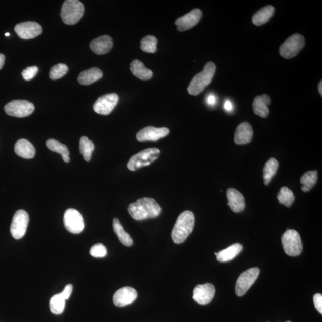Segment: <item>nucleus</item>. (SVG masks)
Listing matches in <instances>:
<instances>
[{
	"mask_svg": "<svg viewBox=\"0 0 322 322\" xmlns=\"http://www.w3.org/2000/svg\"><path fill=\"white\" fill-rule=\"evenodd\" d=\"M68 71V67L64 64L55 65L51 68L50 71V78L53 80L60 79L67 74Z\"/></svg>",
	"mask_w": 322,
	"mask_h": 322,
	"instance_id": "nucleus-35",
	"label": "nucleus"
},
{
	"mask_svg": "<svg viewBox=\"0 0 322 322\" xmlns=\"http://www.w3.org/2000/svg\"><path fill=\"white\" fill-rule=\"evenodd\" d=\"M215 69V65L213 62H207L202 72L194 76L190 83L188 88V93L192 96H197L202 93L213 79Z\"/></svg>",
	"mask_w": 322,
	"mask_h": 322,
	"instance_id": "nucleus-3",
	"label": "nucleus"
},
{
	"mask_svg": "<svg viewBox=\"0 0 322 322\" xmlns=\"http://www.w3.org/2000/svg\"><path fill=\"white\" fill-rule=\"evenodd\" d=\"M195 215L192 212L185 211L179 215L172 231L171 237L175 244H181L188 238L195 226Z\"/></svg>",
	"mask_w": 322,
	"mask_h": 322,
	"instance_id": "nucleus-2",
	"label": "nucleus"
},
{
	"mask_svg": "<svg viewBox=\"0 0 322 322\" xmlns=\"http://www.w3.org/2000/svg\"><path fill=\"white\" fill-rule=\"evenodd\" d=\"M161 208L155 199L144 197L131 203L128 207V211L133 219L137 221L158 217L161 213Z\"/></svg>",
	"mask_w": 322,
	"mask_h": 322,
	"instance_id": "nucleus-1",
	"label": "nucleus"
},
{
	"mask_svg": "<svg viewBox=\"0 0 322 322\" xmlns=\"http://www.w3.org/2000/svg\"><path fill=\"white\" fill-rule=\"evenodd\" d=\"M64 223L68 232L73 234H79L84 229L83 216L79 212L73 208H69L65 212Z\"/></svg>",
	"mask_w": 322,
	"mask_h": 322,
	"instance_id": "nucleus-10",
	"label": "nucleus"
},
{
	"mask_svg": "<svg viewBox=\"0 0 322 322\" xmlns=\"http://www.w3.org/2000/svg\"><path fill=\"white\" fill-rule=\"evenodd\" d=\"M137 292L134 288L125 287L119 289L113 296V301L117 307H124L133 303L137 299Z\"/></svg>",
	"mask_w": 322,
	"mask_h": 322,
	"instance_id": "nucleus-16",
	"label": "nucleus"
},
{
	"mask_svg": "<svg viewBox=\"0 0 322 322\" xmlns=\"http://www.w3.org/2000/svg\"><path fill=\"white\" fill-rule=\"evenodd\" d=\"M270 103L271 100L268 95L263 94L262 96L256 97L252 104L255 114L261 118H266L269 115V110L268 105Z\"/></svg>",
	"mask_w": 322,
	"mask_h": 322,
	"instance_id": "nucleus-21",
	"label": "nucleus"
},
{
	"mask_svg": "<svg viewBox=\"0 0 322 322\" xmlns=\"http://www.w3.org/2000/svg\"><path fill=\"white\" fill-rule=\"evenodd\" d=\"M158 39L154 36L148 35L141 41V49L143 52L148 53H154L157 50Z\"/></svg>",
	"mask_w": 322,
	"mask_h": 322,
	"instance_id": "nucleus-34",
	"label": "nucleus"
},
{
	"mask_svg": "<svg viewBox=\"0 0 322 322\" xmlns=\"http://www.w3.org/2000/svg\"><path fill=\"white\" fill-rule=\"evenodd\" d=\"M215 288L210 283L198 285L194 289L193 299L200 305H206L214 297Z\"/></svg>",
	"mask_w": 322,
	"mask_h": 322,
	"instance_id": "nucleus-14",
	"label": "nucleus"
},
{
	"mask_svg": "<svg viewBox=\"0 0 322 322\" xmlns=\"http://www.w3.org/2000/svg\"><path fill=\"white\" fill-rule=\"evenodd\" d=\"M286 322H291V321H286Z\"/></svg>",
	"mask_w": 322,
	"mask_h": 322,
	"instance_id": "nucleus-45",
	"label": "nucleus"
},
{
	"mask_svg": "<svg viewBox=\"0 0 322 322\" xmlns=\"http://www.w3.org/2000/svg\"><path fill=\"white\" fill-rule=\"evenodd\" d=\"M279 164L275 158H270L266 163L263 168V180L265 185H268L273 177L276 175Z\"/></svg>",
	"mask_w": 322,
	"mask_h": 322,
	"instance_id": "nucleus-27",
	"label": "nucleus"
},
{
	"mask_svg": "<svg viewBox=\"0 0 322 322\" xmlns=\"http://www.w3.org/2000/svg\"><path fill=\"white\" fill-rule=\"evenodd\" d=\"M216 102V98L213 94L210 95L207 98V103L210 105H214Z\"/></svg>",
	"mask_w": 322,
	"mask_h": 322,
	"instance_id": "nucleus-41",
	"label": "nucleus"
},
{
	"mask_svg": "<svg viewBox=\"0 0 322 322\" xmlns=\"http://www.w3.org/2000/svg\"><path fill=\"white\" fill-rule=\"evenodd\" d=\"M318 91H319L320 96H322V80H320L319 86H318Z\"/></svg>",
	"mask_w": 322,
	"mask_h": 322,
	"instance_id": "nucleus-43",
	"label": "nucleus"
},
{
	"mask_svg": "<svg viewBox=\"0 0 322 322\" xmlns=\"http://www.w3.org/2000/svg\"><path fill=\"white\" fill-rule=\"evenodd\" d=\"M317 181V171H310L307 172L304 174L300 180L302 186V190L303 192H307L310 191L314 185H316Z\"/></svg>",
	"mask_w": 322,
	"mask_h": 322,
	"instance_id": "nucleus-30",
	"label": "nucleus"
},
{
	"mask_svg": "<svg viewBox=\"0 0 322 322\" xmlns=\"http://www.w3.org/2000/svg\"><path fill=\"white\" fill-rule=\"evenodd\" d=\"M5 35L6 36H10V33H9V32L6 33Z\"/></svg>",
	"mask_w": 322,
	"mask_h": 322,
	"instance_id": "nucleus-44",
	"label": "nucleus"
},
{
	"mask_svg": "<svg viewBox=\"0 0 322 322\" xmlns=\"http://www.w3.org/2000/svg\"><path fill=\"white\" fill-rule=\"evenodd\" d=\"M224 108L226 111H231L233 109V105L231 102L229 100L226 101L224 104Z\"/></svg>",
	"mask_w": 322,
	"mask_h": 322,
	"instance_id": "nucleus-40",
	"label": "nucleus"
},
{
	"mask_svg": "<svg viewBox=\"0 0 322 322\" xmlns=\"http://www.w3.org/2000/svg\"><path fill=\"white\" fill-rule=\"evenodd\" d=\"M16 34L21 39H30L36 38L42 34V29L36 22H24L16 25L14 28Z\"/></svg>",
	"mask_w": 322,
	"mask_h": 322,
	"instance_id": "nucleus-13",
	"label": "nucleus"
},
{
	"mask_svg": "<svg viewBox=\"0 0 322 322\" xmlns=\"http://www.w3.org/2000/svg\"><path fill=\"white\" fill-rule=\"evenodd\" d=\"M73 290V286L72 284H68L66 285V287L64 288L63 291L61 292V294L62 296H63L65 300L68 299L72 294V292Z\"/></svg>",
	"mask_w": 322,
	"mask_h": 322,
	"instance_id": "nucleus-39",
	"label": "nucleus"
},
{
	"mask_svg": "<svg viewBox=\"0 0 322 322\" xmlns=\"http://www.w3.org/2000/svg\"><path fill=\"white\" fill-rule=\"evenodd\" d=\"M284 251L288 255L296 257L301 254L303 244L299 234L293 229H288L281 237Z\"/></svg>",
	"mask_w": 322,
	"mask_h": 322,
	"instance_id": "nucleus-6",
	"label": "nucleus"
},
{
	"mask_svg": "<svg viewBox=\"0 0 322 322\" xmlns=\"http://www.w3.org/2000/svg\"><path fill=\"white\" fill-rule=\"evenodd\" d=\"M90 253L91 255L93 256L94 257H104L107 254V248L105 247L104 245L101 243H98L94 245L91 248Z\"/></svg>",
	"mask_w": 322,
	"mask_h": 322,
	"instance_id": "nucleus-36",
	"label": "nucleus"
},
{
	"mask_svg": "<svg viewBox=\"0 0 322 322\" xmlns=\"http://www.w3.org/2000/svg\"><path fill=\"white\" fill-rule=\"evenodd\" d=\"M305 45V39L303 35L298 34L292 35L280 46V55L287 59H290L299 53Z\"/></svg>",
	"mask_w": 322,
	"mask_h": 322,
	"instance_id": "nucleus-7",
	"label": "nucleus"
},
{
	"mask_svg": "<svg viewBox=\"0 0 322 322\" xmlns=\"http://www.w3.org/2000/svg\"><path fill=\"white\" fill-rule=\"evenodd\" d=\"M159 155V149L157 148L143 150L131 157L127 164V168L130 171H136L143 167L149 166L158 158Z\"/></svg>",
	"mask_w": 322,
	"mask_h": 322,
	"instance_id": "nucleus-5",
	"label": "nucleus"
},
{
	"mask_svg": "<svg viewBox=\"0 0 322 322\" xmlns=\"http://www.w3.org/2000/svg\"><path fill=\"white\" fill-rule=\"evenodd\" d=\"M29 220L28 214L23 210H18L14 214L10 227L11 234L14 239L23 238L27 232Z\"/></svg>",
	"mask_w": 322,
	"mask_h": 322,
	"instance_id": "nucleus-11",
	"label": "nucleus"
},
{
	"mask_svg": "<svg viewBox=\"0 0 322 322\" xmlns=\"http://www.w3.org/2000/svg\"><path fill=\"white\" fill-rule=\"evenodd\" d=\"M131 71L137 78L142 80H149L152 77L153 72L146 68L142 62L138 60H134L130 65Z\"/></svg>",
	"mask_w": 322,
	"mask_h": 322,
	"instance_id": "nucleus-26",
	"label": "nucleus"
},
{
	"mask_svg": "<svg viewBox=\"0 0 322 322\" xmlns=\"http://www.w3.org/2000/svg\"><path fill=\"white\" fill-rule=\"evenodd\" d=\"M275 12V9L272 6H267L256 13L252 17V21L256 26H261L271 19Z\"/></svg>",
	"mask_w": 322,
	"mask_h": 322,
	"instance_id": "nucleus-25",
	"label": "nucleus"
},
{
	"mask_svg": "<svg viewBox=\"0 0 322 322\" xmlns=\"http://www.w3.org/2000/svg\"><path fill=\"white\" fill-rule=\"evenodd\" d=\"M313 301L314 306L320 314H322V295L321 294H316L313 296Z\"/></svg>",
	"mask_w": 322,
	"mask_h": 322,
	"instance_id": "nucleus-38",
	"label": "nucleus"
},
{
	"mask_svg": "<svg viewBox=\"0 0 322 322\" xmlns=\"http://www.w3.org/2000/svg\"><path fill=\"white\" fill-rule=\"evenodd\" d=\"M14 151L18 156L25 159H31L35 155L34 146L26 139H20L14 146Z\"/></svg>",
	"mask_w": 322,
	"mask_h": 322,
	"instance_id": "nucleus-22",
	"label": "nucleus"
},
{
	"mask_svg": "<svg viewBox=\"0 0 322 322\" xmlns=\"http://www.w3.org/2000/svg\"><path fill=\"white\" fill-rule=\"evenodd\" d=\"M253 130L250 123L243 122L237 126L235 134V142L237 145H245L251 142L253 137Z\"/></svg>",
	"mask_w": 322,
	"mask_h": 322,
	"instance_id": "nucleus-19",
	"label": "nucleus"
},
{
	"mask_svg": "<svg viewBox=\"0 0 322 322\" xmlns=\"http://www.w3.org/2000/svg\"><path fill=\"white\" fill-rule=\"evenodd\" d=\"M5 56L3 54H0V69H1L5 64Z\"/></svg>",
	"mask_w": 322,
	"mask_h": 322,
	"instance_id": "nucleus-42",
	"label": "nucleus"
},
{
	"mask_svg": "<svg viewBox=\"0 0 322 322\" xmlns=\"http://www.w3.org/2000/svg\"><path fill=\"white\" fill-rule=\"evenodd\" d=\"M94 150V145L93 142L90 140L86 136H83L80 138L79 141V151L85 160H90Z\"/></svg>",
	"mask_w": 322,
	"mask_h": 322,
	"instance_id": "nucleus-31",
	"label": "nucleus"
},
{
	"mask_svg": "<svg viewBox=\"0 0 322 322\" xmlns=\"http://www.w3.org/2000/svg\"><path fill=\"white\" fill-rule=\"evenodd\" d=\"M84 12L83 3L78 0H67L62 5L61 19L65 24L75 25L82 19Z\"/></svg>",
	"mask_w": 322,
	"mask_h": 322,
	"instance_id": "nucleus-4",
	"label": "nucleus"
},
{
	"mask_svg": "<svg viewBox=\"0 0 322 322\" xmlns=\"http://www.w3.org/2000/svg\"><path fill=\"white\" fill-rule=\"evenodd\" d=\"M243 249V245L239 243L230 245L225 250L217 252V260L222 263L231 261L240 253Z\"/></svg>",
	"mask_w": 322,
	"mask_h": 322,
	"instance_id": "nucleus-24",
	"label": "nucleus"
},
{
	"mask_svg": "<svg viewBox=\"0 0 322 322\" xmlns=\"http://www.w3.org/2000/svg\"><path fill=\"white\" fill-rule=\"evenodd\" d=\"M113 228L116 235L118 237L120 243L123 245L130 247L133 244V239L131 238L129 234L124 230L118 218L113 219Z\"/></svg>",
	"mask_w": 322,
	"mask_h": 322,
	"instance_id": "nucleus-28",
	"label": "nucleus"
},
{
	"mask_svg": "<svg viewBox=\"0 0 322 322\" xmlns=\"http://www.w3.org/2000/svg\"><path fill=\"white\" fill-rule=\"evenodd\" d=\"M119 101V96L116 93L105 94L98 98L93 106L94 111L98 114L108 115L114 109Z\"/></svg>",
	"mask_w": 322,
	"mask_h": 322,
	"instance_id": "nucleus-12",
	"label": "nucleus"
},
{
	"mask_svg": "<svg viewBox=\"0 0 322 322\" xmlns=\"http://www.w3.org/2000/svg\"><path fill=\"white\" fill-rule=\"evenodd\" d=\"M65 307V299L61 294L54 295L50 301L51 312L55 314H61L63 313Z\"/></svg>",
	"mask_w": 322,
	"mask_h": 322,
	"instance_id": "nucleus-32",
	"label": "nucleus"
},
{
	"mask_svg": "<svg viewBox=\"0 0 322 322\" xmlns=\"http://www.w3.org/2000/svg\"><path fill=\"white\" fill-rule=\"evenodd\" d=\"M260 270L258 268L248 269L240 274L237 280L235 288L236 294L242 296L246 294L249 289L258 279Z\"/></svg>",
	"mask_w": 322,
	"mask_h": 322,
	"instance_id": "nucleus-8",
	"label": "nucleus"
},
{
	"mask_svg": "<svg viewBox=\"0 0 322 322\" xmlns=\"http://www.w3.org/2000/svg\"><path fill=\"white\" fill-rule=\"evenodd\" d=\"M169 133V129L166 127L156 128L148 126L138 131L136 138L139 142H155L167 136Z\"/></svg>",
	"mask_w": 322,
	"mask_h": 322,
	"instance_id": "nucleus-15",
	"label": "nucleus"
},
{
	"mask_svg": "<svg viewBox=\"0 0 322 322\" xmlns=\"http://www.w3.org/2000/svg\"><path fill=\"white\" fill-rule=\"evenodd\" d=\"M46 145L51 151L59 153L65 163H68L70 161L69 151L67 146L54 139H49L46 142Z\"/></svg>",
	"mask_w": 322,
	"mask_h": 322,
	"instance_id": "nucleus-29",
	"label": "nucleus"
},
{
	"mask_svg": "<svg viewBox=\"0 0 322 322\" xmlns=\"http://www.w3.org/2000/svg\"><path fill=\"white\" fill-rule=\"evenodd\" d=\"M90 47L94 53L98 55L107 54L112 48V39L108 35L101 36L93 39L90 43Z\"/></svg>",
	"mask_w": 322,
	"mask_h": 322,
	"instance_id": "nucleus-20",
	"label": "nucleus"
},
{
	"mask_svg": "<svg viewBox=\"0 0 322 322\" xmlns=\"http://www.w3.org/2000/svg\"><path fill=\"white\" fill-rule=\"evenodd\" d=\"M277 199L279 203L287 207H290L295 200V196L292 190L287 187L281 188L278 194Z\"/></svg>",
	"mask_w": 322,
	"mask_h": 322,
	"instance_id": "nucleus-33",
	"label": "nucleus"
},
{
	"mask_svg": "<svg viewBox=\"0 0 322 322\" xmlns=\"http://www.w3.org/2000/svg\"><path fill=\"white\" fill-rule=\"evenodd\" d=\"M35 107L31 102L25 100H14L9 102L5 107V111L7 115L24 118L32 114Z\"/></svg>",
	"mask_w": 322,
	"mask_h": 322,
	"instance_id": "nucleus-9",
	"label": "nucleus"
},
{
	"mask_svg": "<svg viewBox=\"0 0 322 322\" xmlns=\"http://www.w3.org/2000/svg\"><path fill=\"white\" fill-rule=\"evenodd\" d=\"M227 198L228 206L234 213H240L245 209L244 197L238 190L233 188L228 189L227 190Z\"/></svg>",
	"mask_w": 322,
	"mask_h": 322,
	"instance_id": "nucleus-18",
	"label": "nucleus"
},
{
	"mask_svg": "<svg viewBox=\"0 0 322 322\" xmlns=\"http://www.w3.org/2000/svg\"><path fill=\"white\" fill-rule=\"evenodd\" d=\"M102 76H103V73L99 68H91L80 72L78 80L82 85L88 86L99 80Z\"/></svg>",
	"mask_w": 322,
	"mask_h": 322,
	"instance_id": "nucleus-23",
	"label": "nucleus"
},
{
	"mask_svg": "<svg viewBox=\"0 0 322 322\" xmlns=\"http://www.w3.org/2000/svg\"><path fill=\"white\" fill-rule=\"evenodd\" d=\"M202 17V12L198 9H194L175 21L179 31L183 32L195 27Z\"/></svg>",
	"mask_w": 322,
	"mask_h": 322,
	"instance_id": "nucleus-17",
	"label": "nucleus"
},
{
	"mask_svg": "<svg viewBox=\"0 0 322 322\" xmlns=\"http://www.w3.org/2000/svg\"><path fill=\"white\" fill-rule=\"evenodd\" d=\"M38 71V68L36 66H32L25 68L22 72V76L25 80H29L35 77Z\"/></svg>",
	"mask_w": 322,
	"mask_h": 322,
	"instance_id": "nucleus-37",
	"label": "nucleus"
}]
</instances>
